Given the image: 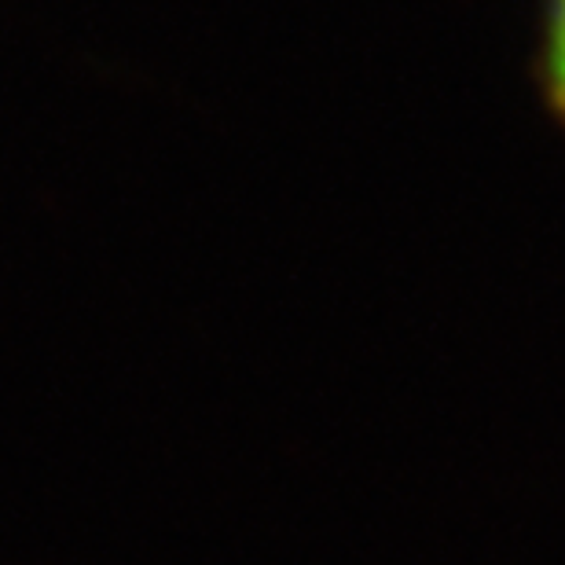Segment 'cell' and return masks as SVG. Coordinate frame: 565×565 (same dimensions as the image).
<instances>
[{
  "label": "cell",
  "instance_id": "6da1fadb",
  "mask_svg": "<svg viewBox=\"0 0 565 565\" xmlns=\"http://www.w3.org/2000/svg\"><path fill=\"white\" fill-rule=\"evenodd\" d=\"M536 77H540V93H544L547 110L565 129V0H547Z\"/></svg>",
  "mask_w": 565,
  "mask_h": 565
}]
</instances>
